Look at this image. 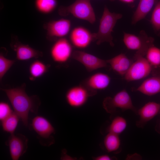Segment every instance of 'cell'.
Masks as SVG:
<instances>
[{
    "instance_id": "cell-6",
    "label": "cell",
    "mask_w": 160,
    "mask_h": 160,
    "mask_svg": "<svg viewBox=\"0 0 160 160\" xmlns=\"http://www.w3.org/2000/svg\"><path fill=\"white\" fill-rule=\"evenodd\" d=\"M31 126L37 134L41 145L49 146L53 143L52 135L55 133V130L47 119L41 116H37L32 119Z\"/></svg>"
},
{
    "instance_id": "cell-14",
    "label": "cell",
    "mask_w": 160,
    "mask_h": 160,
    "mask_svg": "<svg viewBox=\"0 0 160 160\" xmlns=\"http://www.w3.org/2000/svg\"><path fill=\"white\" fill-rule=\"evenodd\" d=\"M136 113L139 116L136 125L138 128H143L148 121L160 114V103L149 102L137 110Z\"/></svg>"
},
{
    "instance_id": "cell-10",
    "label": "cell",
    "mask_w": 160,
    "mask_h": 160,
    "mask_svg": "<svg viewBox=\"0 0 160 160\" xmlns=\"http://www.w3.org/2000/svg\"><path fill=\"white\" fill-rule=\"evenodd\" d=\"M72 57L82 64L89 72L108 66L106 60L84 51H75L73 52Z\"/></svg>"
},
{
    "instance_id": "cell-1",
    "label": "cell",
    "mask_w": 160,
    "mask_h": 160,
    "mask_svg": "<svg viewBox=\"0 0 160 160\" xmlns=\"http://www.w3.org/2000/svg\"><path fill=\"white\" fill-rule=\"evenodd\" d=\"M24 85L21 87L1 89L6 93L14 111L19 116L24 125L27 127L29 112L37 114L40 102L37 96L29 97L27 95Z\"/></svg>"
},
{
    "instance_id": "cell-21",
    "label": "cell",
    "mask_w": 160,
    "mask_h": 160,
    "mask_svg": "<svg viewBox=\"0 0 160 160\" xmlns=\"http://www.w3.org/2000/svg\"><path fill=\"white\" fill-rule=\"evenodd\" d=\"M121 140L119 135L108 132L103 141L105 149L108 152L117 151L121 146Z\"/></svg>"
},
{
    "instance_id": "cell-3",
    "label": "cell",
    "mask_w": 160,
    "mask_h": 160,
    "mask_svg": "<svg viewBox=\"0 0 160 160\" xmlns=\"http://www.w3.org/2000/svg\"><path fill=\"white\" fill-rule=\"evenodd\" d=\"M90 0H76L69 6H61L58 9V13L64 16L71 14L76 18L93 24L95 22L96 16Z\"/></svg>"
},
{
    "instance_id": "cell-19",
    "label": "cell",
    "mask_w": 160,
    "mask_h": 160,
    "mask_svg": "<svg viewBox=\"0 0 160 160\" xmlns=\"http://www.w3.org/2000/svg\"><path fill=\"white\" fill-rule=\"evenodd\" d=\"M145 57L152 68L151 75L160 73V48L152 45L148 49Z\"/></svg>"
},
{
    "instance_id": "cell-5",
    "label": "cell",
    "mask_w": 160,
    "mask_h": 160,
    "mask_svg": "<svg viewBox=\"0 0 160 160\" xmlns=\"http://www.w3.org/2000/svg\"><path fill=\"white\" fill-rule=\"evenodd\" d=\"M103 106L106 111L112 113L118 109L122 111L131 110L136 113L137 110L133 105L131 98L127 91L124 89L112 97H108L103 102Z\"/></svg>"
},
{
    "instance_id": "cell-4",
    "label": "cell",
    "mask_w": 160,
    "mask_h": 160,
    "mask_svg": "<svg viewBox=\"0 0 160 160\" xmlns=\"http://www.w3.org/2000/svg\"><path fill=\"white\" fill-rule=\"evenodd\" d=\"M154 39L149 37L143 30L138 36L124 32L123 41L129 49L137 50L135 55L145 56L150 46L153 44Z\"/></svg>"
},
{
    "instance_id": "cell-31",
    "label": "cell",
    "mask_w": 160,
    "mask_h": 160,
    "mask_svg": "<svg viewBox=\"0 0 160 160\" xmlns=\"http://www.w3.org/2000/svg\"><path fill=\"white\" fill-rule=\"evenodd\" d=\"M159 128H160V123H159Z\"/></svg>"
},
{
    "instance_id": "cell-20",
    "label": "cell",
    "mask_w": 160,
    "mask_h": 160,
    "mask_svg": "<svg viewBox=\"0 0 160 160\" xmlns=\"http://www.w3.org/2000/svg\"><path fill=\"white\" fill-rule=\"evenodd\" d=\"M155 0H140L132 18V23L136 24L144 18L152 8Z\"/></svg>"
},
{
    "instance_id": "cell-29",
    "label": "cell",
    "mask_w": 160,
    "mask_h": 160,
    "mask_svg": "<svg viewBox=\"0 0 160 160\" xmlns=\"http://www.w3.org/2000/svg\"><path fill=\"white\" fill-rule=\"evenodd\" d=\"M94 159L96 160H110L111 159V158L109 155L104 154L97 156Z\"/></svg>"
},
{
    "instance_id": "cell-11",
    "label": "cell",
    "mask_w": 160,
    "mask_h": 160,
    "mask_svg": "<svg viewBox=\"0 0 160 160\" xmlns=\"http://www.w3.org/2000/svg\"><path fill=\"white\" fill-rule=\"evenodd\" d=\"M71 23L69 20L61 19L47 23L45 28L48 36L51 39L64 38L69 33Z\"/></svg>"
},
{
    "instance_id": "cell-25",
    "label": "cell",
    "mask_w": 160,
    "mask_h": 160,
    "mask_svg": "<svg viewBox=\"0 0 160 160\" xmlns=\"http://www.w3.org/2000/svg\"><path fill=\"white\" fill-rule=\"evenodd\" d=\"M127 124V121L124 117L116 116L113 119L109 126L108 132L119 135L125 129Z\"/></svg>"
},
{
    "instance_id": "cell-18",
    "label": "cell",
    "mask_w": 160,
    "mask_h": 160,
    "mask_svg": "<svg viewBox=\"0 0 160 160\" xmlns=\"http://www.w3.org/2000/svg\"><path fill=\"white\" fill-rule=\"evenodd\" d=\"M106 61L113 71L123 76L127 73L133 62L123 53L120 54Z\"/></svg>"
},
{
    "instance_id": "cell-15",
    "label": "cell",
    "mask_w": 160,
    "mask_h": 160,
    "mask_svg": "<svg viewBox=\"0 0 160 160\" xmlns=\"http://www.w3.org/2000/svg\"><path fill=\"white\" fill-rule=\"evenodd\" d=\"M11 46L16 52V58L19 60L38 58L43 56V53L41 52L36 50L28 45L22 44L17 40L12 42Z\"/></svg>"
},
{
    "instance_id": "cell-26",
    "label": "cell",
    "mask_w": 160,
    "mask_h": 160,
    "mask_svg": "<svg viewBox=\"0 0 160 160\" xmlns=\"http://www.w3.org/2000/svg\"><path fill=\"white\" fill-rule=\"evenodd\" d=\"M150 21L154 30L157 32L160 31V0L155 5Z\"/></svg>"
},
{
    "instance_id": "cell-17",
    "label": "cell",
    "mask_w": 160,
    "mask_h": 160,
    "mask_svg": "<svg viewBox=\"0 0 160 160\" xmlns=\"http://www.w3.org/2000/svg\"><path fill=\"white\" fill-rule=\"evenodd\" d=\"M111 78L108 75L101 72L95 73L89 76L85 81V87L90 90L104 89L109 85Z\"/></svg>"
},
{
    "instance_id": "cell-30",
    "label": "cell",
    "mask_w": 160,
    "mask_h": 160,
    "mask_svg": "<svg viewBox=\"0 0 160 160\" xmlns=\"http://www.w3.org/2000/svg\"><path fill=\"white\" fill-rule=\"evenodd\" d=\"M121 1L127 3H131L133 2L135 0H119Z\"/></svg>"
},
{
    "instance_id": "cell-23",
    "label": "cell",
    "mask_w": 160,
    "mask_h": 160,
    "mask_svg": "<svg viewBox=\"0 0 160 160\" xmlns=\"http://www.w3.org/2000/svg\"><path fill=\"white\" fill-rule=\"evenodd\" d=\"M47 66L42 61L36 60L33 61L29 68V72L32 79L39 78L47 71Z\"/></svg>"
},
{
    "instance_id": "cell-8",
    "label": "cell",
    "mask_w": 160,
    "mask_h": 160,
    "mask_svg": "<svg viewBox=\"0 0 160 160\" xmlns=\"http://www.w3.org/2000/svg\"><path fill=\"white\" fill-rule=\"evenodd\" d=\"M70 42L66 39H58L52 46L50 53L51 57L55 62L63 63L67 62L73 53Z\"/></svg>"
},
{
    "instance_id": "cell-28",
    "label": "cell",
    "mask_w": 160,
    "mask_h": 160,
    "mask_svg": "<svg viewBox=\"0 0 160 160\" xmlns=\"http://www.w3.org/2000/svg\"><path fill=\"white\" fill-rule=\"evenodd\" d=\"M13 112L8 103L4 102H0V120L1 121L9 116Z\"/></svg>"
},
{
    "instance_id": "cell-32",
    "label": "cell",
    "mask_w": 160,
    "mask_h": 160,
    "mask_svg": "<svg viewBox=\"0 0 160 160\" xmlns=\"http://www.w3.org/2000/svg\"><path fill=\"white\" fill-rule=\"evenodd\" d=\"M111 1H113L114 0H110Z\"/></svg>"
},
{
    "instance_id": "cell-9",
    "label": "cell",
    "mask_w": 160,
    "mask_h": 160,
    "mask_svg": "<svg viewBox=\"0 0 160 160\" xmlns=\"http://www.w3.org/2000/svg\"><path fill=\"white\" fill-rule=\"evenodd\" d=\"M28 141L27 138L21 134H11L5 143L9 148L12 160H18L26 152Z\"/></svg>"
},
{
    "instance_id": "cell-13",
    "label": "cell",
    "mask_w": 160,
    "mask_h": 160,
    "mask_svg": "<svg viewBox=\"0 0 160 160\" xmlns=\"http://www.w3.org/2000/svg\"><path fill=\"white\" fill-rule=\"evenodd\" d=\"M69 38L71 44L79 49L87 47L93 41V33L81 26L74 28L70 32Z\"/></svg>"
},
{
    "instance_id": "cell-16",
    "label": "cell",
    "mask_w": 160,
    "mask_h": 160,
    "mask_svg": "<svg viewBox=\"0 0 160 160\" xmlns=\"http://www.w3.org/2000/svg\"><path fill=\"white\" fill-rule=\"evenodd\" d=\"M132 89L134 91H138L149 96L160 92V73L152 75L137 88Z\"/></svg>"
},
{
    "instance_id": "cell-2",
    "label": "cell",
    "mask_w": 160,
    "mask_h": 160,
    "mask_svg": "<svg viewBox=\"0 0 160 160\" xmlns=\"http://www.w3.org/2000/svg\"><path fill=\"white\" fill-rule=\"evenodd\" d=\"M122 17L121 14L111 12L105 6L100 19L97 32L93 33V41H96L97 45L106 42L112 47L114 46L112 32L117 20Z\"/></svg>"
},
{
    "instance_id": "cell-27",
    "label": "cell",
    "mask_w": 160,
    "mask_h": 160,
    "mask_svg": "<svg viewBox=\"0 0 160 160\" xmlns=\"http://www.w3.org/2000/svg\"><path fill=\"white\" fill-rule=\"evenodd\" d=\"M15 60L6 58L1 54H0V80L1 81L7 72L14 63Z\"/></svg>"
},
{
    "instance_id": "cell-24",
    "label": "cell",
    "mask_w": 160,
    "mask_h": 160,
    "mask_svg": "<svg viewBox=\"0 0 160 160\" xmlns=\"http://www.w3.org/2000/svg\"><path fill=\"white\" fill-rule=\"evenodd\" d=\"M57 5V0H35V5L39 12L47 14L52 12Z\"/></svg>"
},
{
    "instance_id": "cell-7",
    "label": "cell",
    "mask_w": 160,
    "mask_h": 160,
    "mask_svg": "<svg viewBox=\"0 0 160 160\" xmlns=\"http://www.w3.org/2000/svg\"><path fill=\"white\" fill-rule=\"evenodd\" d=\"M133 62L124 76L127 81L138 80L151 74L152 68L145 56L135 55Z\"/></svg>"
},
{
    "instance_id": "cell-12",
    "label": "cell",
    "mask_w": 160,
    "mask_h": 160,
    "mask_svg": "<svg viewBox=\"0 0 160 160\" xmlns=\"http://www.w3.org/2000/svg\"><path fill=\"white\" fill-rule=\"evenodd\" d=\"M89 94V90L85 87L81 85L76 86L68 90L66 93L65 99L70 106L77 108L86 103Z\"/></svg>"
},
{
    "instance_id": "cell-22",
    "label": "cell",
    "mask_w": 160,
    "mask_h": 160,
    "mask_svg": "<svg viewBox=\"0 0 160 160\" xmlns=\"http://www.w3.org/2000/svg\"><path fill=\"white\" fill-rule=\"evenodd\" d=\"M20 119L18 115L13 111L9 116L1 121L3 130L11 134L14 133Z\"/></svg>"
}]
</instances>
